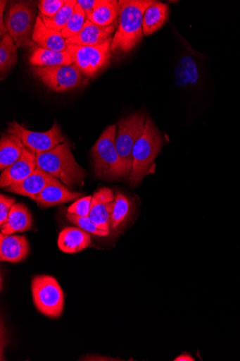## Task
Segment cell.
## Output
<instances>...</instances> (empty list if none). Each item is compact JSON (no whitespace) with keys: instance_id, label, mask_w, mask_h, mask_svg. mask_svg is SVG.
<instances>
[{"instance_id":"1","label":"cell","mask_w":240,"mask_h":361,"mask_svg":"<svg viewBox=\"0 0 240 361\" xmlns=\"http://www.w3.org/2000/svg\"><path fill=\"white\" fill-rule=\"evenodd\" d=\"M156 1L152 0H120L118 25L113 39V52L127 53L144 39L143 22L146 10Z\"/></svg>"},{"instance_id":"2","label":"cell","mask_w":240,"mask_h":361,"mask_svg":"<svg viewBox=\"0 0 240 361\" xmlns=\"http://www.w3.org/2000/svg\"><path fill=\"white\" fill-rule=\"evenodd\" d=\"M37 166L68 188L84 185L87 173L78 165L70 145L65 142L51 150L37 154Z\"/></svg>"},{"instance_id":"3","label":"cell","mask_w":240,"mask_h":361,"mask_svg":"<svg viewBox=\"0 0 240 361\" xmlns=\"http://www.w3.org/2000/svg\"><path fill=\"white\" fill-rule=\"evenodd\" d=\"M117 129V125L108 126L91 150L95 173L103 179H119L129 176L132 171L116 148Z\"/></svg>"},{"instance_id":"4","label":"cell","mask_w":240,"mask_h":361,"mask_svg":"<svg viewBox=\"0 0 240 361\" xmlns=\"http://www.w3.org/2000/svg\"><path fill=\"white\" fill-rule=\"evenodd\" d=\"M163 140L158 128L151 118H147L143 135L132 149V167L130 185H139L148 173L151 166L159 154Z\"/></svg>"},{"instance_id":"5","label":"cell","mask_w":240,"mask_h":361,"mask_svg":"<svg viewBox=\"0 0 240 361\" xmlns=\"http://www.w3.org/2000/svg\"><path fill=\"white\" fill-rule=\"evenodd\" d=\"M34 305L44 315L58 318L63 312L64 294L58 281L47 275L34 277L31 283Z\"/></svg>"},{"instance_id":"6","label":"cell","mask_w":240,"mask_h":361,"mask_svg":"<svg viewBox=\"0 0 240 361\" xmlns=\"http://www.w3.org/2000/svg\"><path fill=\"white\" fill-rule=\"evenodd\" d=\"M35 11L27 2L12 4L6 18L8 34L19 48H33L37 44L32 41V34L35 27Z\"/></svg>"},{"instance_id":"7","label":"cell","mask_w":240,"mask_h":361,"mask_svg":"<svg viewBox=\"0 0 240 361\" xmlns=\"http://www.w3.org/2000/svg\"><path fill=\"white\" fill-rule=\"evenodd\" d=\"M112 42L113 39H110L98 46L68 45L67 50L80 72L89 78H93L109 63Z\"/></svg>"},{"instance_id":"8","label":"cell","mask_w":240,"mask_h":361,"mask_svg":"<svg viewBox=\"0 0 240 361\" xmlns=\"http://www.w3.org/2000/svg\"><path fill=\"white\" fill-rule=\"evenodd\" d=\"M7 133L19 138L25 147L36 154L51 150L65 142L61 128L56 121L46 133L30 130L17 121H13L8 123Z\"/></svg>"},{"instance_id":"9","label":"cell","mask_w":240,"mask_h":361,"mask_svg":"<svg viewBox=\"0 0 240 361\" xmlns=\"http://www.w3.org/2000/svg\"><path fill=\"white\" fill-rule=\"evenodd\" d=\"M32 71L44 85L57 92L70 91L83 82L82 74L74 63L51 68L33 67Z\"/></svg>"},{"instance_id":"10","label":"cell","mask_w":240,"mask_h":361,"mask_svg":"<svg viewBox=\"0 0 240 361\" xmlns=\"http://www.w3.org/2000/svg\"><path fill=\"white\" fill-rule=\"evenodd\" d=\"M146 116L144 114H134L122 119L117 129L115 145L122 159L129 166L132 167L133 147L144 134Z\"/></svg>"},{"instance_id":"11","label":"cell","mask_w":240,"mask_h":361,"mask_svg":"<svg viewBox=\"0 0 240 361\" xmlns=\"http://www.w3.org/2000/svg\"><path fill=\"white\" fill-rule=\"evenodd\" d=\"M113 190L103 188L92 196L89 218L101 229L110 233L111 218L115 205Z\"/></svg>"},{"instance_id":"12","label":"cell","mask_w":240,"mask_h":361,"mask_svg":"<svg viewBox=\"0 0 240 361\" xmlns=\"http://www.w3.org/2000/svg\"><path fill=\"white\" fill-rule=\"evenodd\" d=\"M118 25V20L106 27L97 25L87 20L80 34L73 38L67 39L66 44L68 46H98L105 44L112 39Z\"/></svg>"},{"instance_id":"13","label":"cell","mask_w":240,"mask_h":361,"mask_svg":"<svg viewBox=\"0 0 240 361\" xmlns=\"http://www.w3.org/2000/svg\"><path fill=\"white\" fill-rule=\"evenodd\" d=\"M60 182L58 179L37 167L27 178L7 187L6 190L29 197L30 199L34 200L46 186Z\"/></svg>"},{"instance_id":"14","label":"cell","mask_w":240,"mask_h":361,"mask_svg":"<svg viewBox=\"0 0 240 361\" xmlns=\"http://www.w3.org/2000/svg\"><path fill=\"white\" fill-rule=\"evenodd\" d=\"M37 168V156L27 147L22 157L13 166L3 171L0 186L7 188L27 178Z\"/></svg>"},{"instance_id":"15","label":"cell","mask_w":240,"mask_h":361,"mask_svg":"<svg viewBox=\"0 0 240 361\" xmlns=\"http://www.w3.org/2000/svg\"><path fill=\"white\" fill-rule=\"evenodd\" d=\"M82 193L68 190L60 182L46 186L33 201H35L39 207L46 209L77 201L82 199Z\"/></svg>"},{"instance_id":"16","label":"cell","mask_w":240,"mask_h":361,"mask_svg":"<svg viewBox=\"0 0 240 361\" xmlns=\"http://www.w3.org/2000/svg\"><path fill=\"white\" fill-rule=\"evenodd\" d=\"M32 41L39 47L51 51H65L68 49L61 32L48 28L39 16L34 27Z\"/></svg>"},{"instance_id":"17","label":"cell","mask_w":240,"mask_h":361,"mask_svg":"<svg viewBox=\"0 0 240 361\" xmlns=\"http://www.w3.org/2000/svg\"><path fill=\"white\" fill-rule=\"evenodd\" d=\"M0 260L12 264L24 260L30 252V245L25 236L0 235Z\"/></svg>"},{"instance_id":"18","label":"cell","mask_w":240,"mask_h":361,"mask_svg":"<svg viewBox=\"0 0 240 361\" xmlns=\"http://www.w3.org/2000/svg\"><path fill=\"white\" fill-rule=\"evenodd\" d=\"M91 240L89 233L77 227H67L61 232L58 245L65 253L80 252L89 247Z\"/></svg>"},{"instance_id":"19","label":"cell","mask_w":240,"mask_h":361,"mask_svg":"<svg viewBox=\"0 0 240 361\" xmlns=\"http://www.w3.org/2000/svg\"><path fill=\"white\" fill-rule=\"evenodd\" d=\"M29 61L33 67L39 68H51L73 64L72 56L68 50L54 51L37 46L31 49Z\"/></svg>"},{"instance_id":"20","label":"cell","mask_w":240,"mask_h":361,"mask_svg":"<svg viewBox=\"0 0 240 361\" xmlns=\"http://www.w3.org/2000/svg\"><path fill=\"white\" fill-rule=\"evenodd\" d=\"M33 224L32 216L27 207L21 203L15 204L6 224L1 226V233L11 235L30 231Z\"/></svg>"},{"instance_id":"21","label":"cell","mask_w":240,"mask_h":361,"mask_svg":"<svg viewBox=\"0 0 240 361\" xmlns=\"http://www.w3.org/2000/svg\"><path fill=\"white\" fill-rule=\"evenodd\" d=\"M120 17V4L117 0H97L93 11L87 20L100 26H109Z\"/></svg>"},{"instance_id":"22","label":"cell","mask_w":240,"mask_h":361,"mask_svg":"<svg viewBox=\"0 0 240 361\" xmlns=\"http://www.w3.org/2000/svg\"><path fill=\"white\" fill-rule=\"evenodd\" d=\"M25 147L15 136L5 135L0 140V170L4 171L23 155Z\"/></svg>"},{"instance_id":"23","label":"cell","mask_w":240,"mask_h":361,"mask_svg":"<svg viewBox=\"0 0 240 361\" xmlns=\"http://www.w3.org/2000/svg\"><path fill=\"white\" fill-rule=\"evenodd\" d=\"M169 16V7L167 4L156 2L145 12L143 22L144 35H152L167 21Z\"/></svg>"},{"instance_id":"24","label":"cell","mask_w":240,"mask_h":361,"mask_svg":"<svg viewBox=\"0 0 240 361\" xmlns=\"http://www.w3.org/2000/svg\"><path fill=\"white\" fill-rule=\"evenodd\" d=\"M18 47L13 39L6 34L0 42V72L2 80L18 61Z\"/></svg>"},{"instance_id":"25","label":"cell","mask_w":240,"mask_h":361,"mask_svg":"<svg viewBox=\"0 0 240 361\" xmlns=\"http://www.w3.org/2000/svg\"><path fill=\"white\" fill-rule=\"evenodd\" d=\"M77 4L76 0H65L64 6L53 18L46 17L41 13L39 16L48 28L61 32L72 17Z\"/></svg>"},{"instance_id":"26","label":"cell","mask_w":240,"mask_h":361,"mask_svg":"<svg viewBox=\"0 0 240 361\" xmlns=\"http://www.w3.org/2000/svg\"><path fill=\"white\" fill-rule=\"evenodd\" d=\"M130 204L127 197L120 192L115 195V205L111 218L110 228L116 231L127 217Z\"/></svg>"},{"instance_id":"27","label":"cell","mask_w":240,"mask_h":361,"mask_svg":"<svg viewBox=\"0 0 240 361\" xmlns=\"http://www.w3.org/2000/svg\"><path fill=\"white\" fill-rule=\"evenodd\" d=\"M86 21L87 17L84 11L77 4L72 17L61 30L63 38L67 40L78 35L83 29Z\"/></svg>"},{"instance_id":"28","label":"cell","mask_w":240,"mask_h":361,"mask_svg":"<svg viewBox=\"0 0 240 361\" xmlns=\"http://www.w3.org/2000/svg\"><path fill=\"white\" fill-rule=\"evenodd\" d=\"M176 74L178 83L182 85L188 82L194 84L197 80L198 73L193 59L190 57L182 59Z\"/></svg>"},{"instance_id":"29","label":"cell","mask_w":240,"mask_h":361,"mask_svg":"<svg viewBox=\"0 0 240 361\" xmlns=\"http://www.w3.org/2000/svg\"><path fill=\"white\" fill-rule=\"evenodd\" d=\"M66 216L68 220L89 233L101 237H106L110 234L95 224L89 216H78L70 214H67Z\"/></svg>"},{"instance_id":"30","label":"cell","mask_w":240,"mask_h":361,"mask_svg":"<svg viewBox=\"0 0 240 361\" xmlns=\"http://www.w3.org/2000/svg\"><path fill=\"white\" fill-rule=\"evenodd\" d=\"M92 197L87 196L78 200L72 205L68 207V214L76 215L78 216H89Z\"/></svg>"},{"instance_id":"31","label":"cell","mask_w":240,"mask_h":361,"mask_svg":"<svg viewBox=\"0 0 240 361\" xmlns=\"http://www.w3.org/2000/svg\"><path fill=\"white\" fill-rule=\"evenodd\" d=\"M65 0H42L39 4L40 13L53 18L64 6Z\"/></svg>"},{"instance_id":"32","label":"cell","mask_w":240,"mask_h":361,"mask_svg":"<svg viewBox=\"0 0 240 361\" xmlns=\"http://www.w3.org/2000/svg\"><path fill=\"white\" fill-rule=\"evenodd\" d=\"M15 200L7 195H0V225L6 223L12 207L15 204Z\"/></svg>"},{"instance_id":"33","label":"cell","mask_w":240,"mask_h":361,"mask_svg":"<svg viewBox=\"0 0 240 361\" xmlns=\"http://www.w3.org/2000/svg\"><path fill=\"white\" fill-rule=\"evenodd\" d=\"M96 3L97 0H77V4L84 11L86 17L93 11Z\"/></svg>"},{"instance_id":"34","label":"cell","mask_w":240,"mask_h":361,"mask_svg":"<svg viewBox=\"0 0 240 361\" xmlns=\"http://www.w3.org/2000/svg\"><path fill=\"white\" fill-rule=\"evenodd\" d=\"M6 1L0 2V35L3 38L6 34H8V31L6 27V25L4 23V11L6 6Z\"/></svg>"},{"instance_id":"35","label":"cell","mask_w":240,"mask_h":361,"mask_svg":"<svg viewBox=\"0 0 240 361\" xmlns=\"http://www.w3.org/2000/svg\"><path fill=\"white\" fill-rule=\"evenodd\" d=\"M175 361H194L195 359L189 354L187 353H182L181 355L175 358Z\"/></svg>"}]
</instances>
